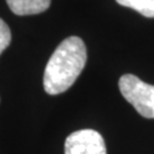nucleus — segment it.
Segmentation results:
<instances>
[{
	"instance_id": "2",
	"label": "nucleus",
	"mask_w": 154,
	"mask_h": 154,
	"mask_svg": "<svg viewBox=\"0 0 154 154\" xmlns=\"http://www.w3.org/2000/svg\"><path fill=\"white\" fill-rule=\"evenodd\" d=\"M122 96L144 118L154 119V86L134 74H125L119 80Z\"/></svg>"
},
{
	"instance_id": "1",
	"label": "nucleus",
	"mask_w": 154,
	"mask_h": 154,
	"mask_svg": "<svg viewBox=\"0 0 154 154\" xmlns=\"http://www.w3.org/2000/svg\"><path fill=\"white\" fill-rule=\"evenodd\" d=\"M87 62L82 39L72 35L63 40L50 56L44 74V88L49 95L66 91L75 82Z\"/></svg>"
},
{
	"instance_id": "6",
	"label": "nucleus",
	"mask_w": 154,
	"mask_h": 154,
	"mask_svg": "<svg viewBox=\"0 0 154 154\" xmlns=\"http://www.w3.org/2000/svg\"><path fill=\"white\" fill-rule=\"evenodd\" d=\"M11 41V33L9 26L6 24L4 20L0 18V55L2 51L9 46Z\"/></svg>"
},
{
	"instance_id": "4",
	"label": "nucleus",
	"mask_w": 154,
	"mask_h": 154,
	"mask_svg": "<svg viewBox=\"0 0 154 154\" xmlns=\"http://www.w3.org/2000/svg\"><path fill=\"white\" fill-rule=\"evenodd\" d=\"M11 11L18 16L34 15L47 11L50 0H6Z\"/></svg>"
},
{
	"instance_id": "5",
	"label": "nucleus",
	"mask_w": 154,
	"mask_h": 154,
	"mask_svg": "<svg viewBox=\"0 0 154 154\" xmlns=\"http://www.w3.org/2000/svg\"><path fill=\"white\" fill-rule=\"evenodd\" d=\"M119 5L131 8L145 17H154V0H116Z\"/></svg>"
},
{
	"instance_id": "3",
	"label": "nucleus",
	"mask_w": 154,
	"mask_h": 154,
	"mask_svg": "<svg viewBox=\"0 0 154 154\" xmlns=\"http://www.w3.org/2000/svg\"><path fill=\"white\" fill-rule=\"evenodd\" d=\"M65 154H106L104 138L96 130L82 129L65 139Z\"/></svg>"
}]
</instances>
